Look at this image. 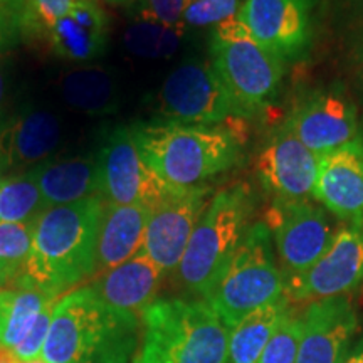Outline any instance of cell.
I'll return each instance as SVG.
<instances>
[{"mask_svg":"<svg viewBox=\"0 0 363 363\" xmlns=\"http://www.w3.org/2000/svg\"><path fill=\"white\" fill-rule=\"evenodd\" d=\"M104 201L99 195L51 207L35 220L30 254L12 286L61 298L93 278Z\"/></svg>","mask_w":363,"mask_h":363,"instance_id":"cell-1","label":"cell"},{"mask_svg":"<svg viewBox=\"0 0 363 363\" xmlns=\"http://www.w3.org/2000/svg\"><path fill=\"white\" fill-rule=\"evenodd\" d=\"M140 340V316L113 310L88 286L54 305L43 357L48 363H128Z\"/></svg>","mask_w":363,"mask_h":363,"instance_id":"cell-2","label":"cell"},{"mask_svg":"<svg viewBox=\"0 0 363 363\" xmlns=\"http://www.w3.org/2000/svg\"><path fill=\"white\" fill-rule=\"evenodd\" d=\"M131 128L145 162L172 189L201 187L240 160V140L219 126L162 120Z\"/></svg>","mask_w":363,"mask_h":363,"instance_id":"cell-3","label":"cell"},{"mask_svg":"<svg viewBox=\"0 0 363 363\" xmlns=\"http://www.w3.org/2000/svg\"><path fill=\"white\" fill-rule=\"evenodd\" d=\"M229 328L201 299H155L140 315L133 363H227Z\"/></svg>","mask_w":363,"mask_h":363,"instance_id":"cell-4","label":"cell"},{"mask_svg":"<svg viewBox=\"0 0 363 363\" xmlns=\"http://www.w3.org/2000/svg\"><path fill=\"white\" fill-rule=\"evenodd\" d=\"M284 291L286 279L276 261L271 230L264 222H257L246 230L203 301L230 330L249 313L279 301Z\"/></svg>","mask_w":363,"mask_h":363,"instance_id":"cell-5","label":"cell"},{"mask_svg":"<svg viewBox=\"0 0 363 363\" xmlns=\"http://www.w3.org/2000/svg\"><path fill=\"white\" fill-rule=\"evenodd\" d=\"M251 211L252 199L246 185L224 189L211 199L175 269L185 291L206 296L249 229Z\"/></svg>","mask_w":363,"mask_h":363,"instance_id":"cell-6","label":"cell"},{"mask_svg":"<svg viewBox=\"0 0 363 363\" xmlns=\"http://www.w3.org/2000/svg\"><path fill=\"white\" fill-rule=\"evenodd\" d=\"M211 65L242 115L249 118L278 93L284 61L249 33L238 16L212 30Z\"/></svg>","mask_w":363,"mask_h":363,"instance_id":"cell-7","label":"cell"},{"mask_svg":"<svg viewBox=\"0 0 363 363\" xmlns=\"http://www.w3.org/2000/svg\"><path fill=\"white\" fill-rule=\"evenodd\" d=\"M21 33L59 57L88 62L106 51L110 21L98 0H27Z\"/></svg>","mask_w":363,"mask_h":363,"instance_id":"cell-8","label":"cell"},{"mask_svg":"<svg viewBox=\"0 0 363 363\" xmlns=\"http://www.w3.org/2000/svg\"><path fill=\"white\" fill-rule=\"evenodd\" d=\"M99 197L106 203L153 211L175 190L148 167L131 126H118L96 155Z\"/></svg>","mask_w":363,"mask_h":363,"instance_id":"cell-9","label":"cell"},{"mask_svg":"<svg viewBox=\"0 0 363 363\" xmlns=\"http://www.w3.org/2000/svg\"><path fill=\"white\" fill-rule=\"evenodd\" d=\"M158 108L167 121L217 126L246 118L230 98L211 62L189 61L175 67L162 84Z\"/></svg>","mask_w":363,"mask_h":363,"instance_id":"cell-10","label":"cell"},{"mask_svg":"<svg viewBox=\"0 0 363 363\" xmlns=\"http://www.w3.org/2000/svg\"><path fill=\"white\" fill-rule=\"evenodd\" d=\"M363 284V222L335 233L330 246L305 272L286 281L289 303L340 298Z\"/></svg>","mask_w":363,"mask_h":363,"instance_id":"cell-11","label":"cell"},{"mask_svg":"<svg viewBox=\"0 0 363 363\" xmlns=\"http://www.w3.org/2000/svg\"><path fill=\"white\" fill-rule=\"evenodd\" d=\"M266 225L271 230L286 281L315 264L335 235L326 212L308 201L274 199Z\"/></svg>","mask_w":363,"mask_h":363,"instance_id":"cell-12","label":"cell"},{"mask_svg":"<svg viewBox=\"0 0 363 363\" xmlns=\"http://www.w3.org/2000/svg\"><path fill=\"white\" fill-rule=\"evenodd\" d=\"M211 189L192 187L172 192L150 214L142 251L163 276L175 272L195 225L211 202Z\"/></svg>","mask_w":363,"mask_h":363,"instance_id":"cell-13","label":"cell"},{"mask_svg":"<svg viewBox=\"0 0 363 363\" xmlns=\"http://www.w3.org/2000/svg\"><path fill=\"white\" fill-rule=\"evenodd\" d=\"M284 125L320 157L360 135L355 103L338 84L311 93L294 108Z\"/></svg>","mask_w":363,"mask_h":363,"instance_id":"cell-14","label":"cell"},{"mask_svg":"<svg viewBox=\"0 0 363 363\" xmlns=\"http://www.w3.org/2000/svg\"><path fill=\"white\" fill-rule=\"evenodd\" d=\"M239 21L276 56L289 61L308 52L313 38V0H244Z\"/></svg>","mask_w":363,"mask_h":363,"instance_id":"cell-15","label":"cell"},{"mask_svg":"<svg viewBox=\"0 0 363 363\" xmlns=\"http://www.w3.org/2000/svg\"><path fill=\"white\" fill-rule=\"evenodd\" d=\"M321 157L311 152L286 125L272 133L257 157L262 187L281 201H306L315 189Z\"/></svg>","mask_w":363,"mask_h":363,"instance_id":"cell-16","label":"cell"},{"mask_svg":"<svg viewBox=\"0 0 363 363\" xmlns=\"http://www.w3.org/2000/svg\"><path fill=\"white\" fill-rule=\"evenodd\" d=\"M313 197L348 224L363 222V136L321 157Z\"/></svg>","mask_w":363,"mask_h":363,"instance_id":"cell-17","label":"cell"},{"mask_svg":"<svg viewBox=\"0 0 363 363\" xmlns=\"http://www.w3.org/2000/svg\"><path fill=\"white\" fill-rule=\"evenodd\" d=\"M301 320L296 363H342L358 326L352 303L345 296L310 303Z\"/></svg>","mask_w":363,"mask_h":363,"instance_id":"cell-18","label":"cell"},{"mask_svg":"<svg viewBox=\"0 0 363 363\" xmlns=\"http://www.w3.org/2000/svg\"><path fill=\"white\" fill-rule=\"evenodd\" d=\"M61 123L45 110H30L0 128V162L6 170H30L48 162L61 143Z\"/></svg>","mask_w":363,"mask_h":363,"instance_id":"cell-19","label":"cell"},{"mask_svg":"<svg viewBox=\"0 0 363 363\" xmlns=\"http://www.w3.org/2000/svg\"><path fill=\"white\" fill-rule=\"evenodd\" d=\"M163 272L143 251L123 264L96 276L91 288L116 311L140 316L157 299Z\"/></svg>","mask_w":363,"mask_h":363,"instance_id":"cell-20","label":"cell"},{"mask_svg":"<svg viewBox=\"0 0 363 363\" xmlns=\"http://www.w3.org/2000/svg\"><path fill=\"white\" fill-rule=\"evenodd\" d=\"M150 214L152 211L148 207L138 203L118 206V203L104 202L98 230L93 279L113 267L123 264L142 251Z\"/></svg>","mask_w":363,"mask_h":363,"instance_id":"cell-21","label":"cell"},{"mask_svg":"<svg viewBox=\"0 0 363 363\" xmlns=\"http://www.w3.org/2000/svg\"><path fill=\"white\" fill-rule=\"evenodd\" d=\"M30 170L48 208L69 206L99 195L96 157L48 160Z\"/></svg>","mask_w":363,"mask_h":363,"instance_id":"cell-22","label":"cell"},{"mask_svg":"<svg viewBox=\"0 0 363 363\" xmlns=\"http://www.w3.org/2000/svg\"><path fill=\"white\" fill-rule=\"evenodd\" d=\"M291 310L286 294L279 301L271 303L249 313L246 318L229 330L227 343V363H257L266 345L279 328Z\"/></svg>","mask_w":363,"mask_h":363,"instance_id":"cell-23","label":"cell"},{"mask_svg":"<svg viewBox=\"0 0 363 363\" xmlns=\"http://www.w3.org/2000/svg\"><path fill=\"white\" fill-rule=\"evenodd\" d=\"M59 91L67 106L86 115H108L118 108V86L104 67L79 66L67 71Z\"/></svg>","mask_w":363,"mask_h":363,"instance_id":"cell-24","label":"cell"},{"mask_svg":"<svg viewBox=\"0 0 363 363\" xmlns=\"http://www.w3.org/2000/svg\"><path fill=\"white\" fill-rule=\"evenodd\" d=\"M59 298L38 289L11 286L0 291V345L16 348L27 337L40 311Z\"/></svg>","mask_w":363,"mask_h":363,"instance_id":"cell-25","label":"cell"},{"mask_svg":"<svg viewBox=\"0 0 363 363\" xmlns=\"http://www.w3.org/2000/svg\"><path fill=\"white\" fill-rule=\"evenodd\" d=\"M45 207L33 170L6 175L0 185V224L35 222Z\"/></svg>","mask_w":363,"mask_h":363,"instance_id":"cell-26","label":"cell"},{"mask_svg":"<svg viewBox=\"0 0 363 363\" xmlns=\"http://www.w3.org/2000/svg\"><path fill=\"white\" fill-rule=\"evenodd\" d=\"M184 34V26L167 27L157 22L140 21L126 33L130 51L143 57H167L175 52Z\"/></svg>","mask_w":363,"mask_h":363,"instance_id":"cell-27","label":"cell"},{"mask_svg":"<svg viewBox=\"0 0 363 363\" xmlns=\"http://www.w3.org/2000/svg\"><path fill=\"white\" fill-rule=\"evenodd\" d=\"M303 333L301 315L289 310L288 315L274 331L269 343L257 363H296L299 340Z\"/></svg>","mask_w":363,"mask_h":363,"instance_id":"cell-28","label":"cell"},{"mask_svg":"<svg viewBox=\"0 0 363 363\" xmlns=\"http://www.w3.org/2000/svg\"><path fill=\"white\" fill-rule=\"evenodd\" d=\"M35 222L0 224V261L22 271L30 254Z\"/></svg>","mask_w":363,"mask_h":363,"instance_id":"cell-29","label":"cell"},{"mask_svg":"<svg viewBox=\"0 0 363 363\" xmlns=\"http://www.w3.org/2000/svg\"><path fill=\"white\" fill-rule=\"evenodd\" d=\"M244 0H197L184 13V26H217L238 16Z\"/></svg>","mask_w":363,"mask_h":363,"instance_id":"cell-30","label":"cell"},{"mask_svg":"<svg viewBox=\"0 0 363 363\" xmlns=\"http://www.w3.org/2000/svg\"><path fill=\"white\" fill-rule=\"evenodd\" d=\"M197 0H142V21L157 22L167 27L184 26V13Z\"/></svg>","mask_w":363,"mask_h":363,"instance_id":"cell-31","label":"cell"},{"mask_svg":"<svg viewBox=\"0 0 363 363\" xmlns=\"http://www.w3.org/2000/svg\"><path fill=\"white\" fill-rule=\"evenodd\" d=\"M54 305L56 301L49 303L48 306L40 311V315L33 328H30L27 337L22 340V342L13 348L16 355L21 358L22 362L30 360V358H38L43 355V348L45 343V338H48L49 333V326H51V318H52V311H54Z\"/></svg>","mask_w":363,"mask_h":363,"instance_id":"cell-32","label":"cell"},{"mask_svg":"<svg viewBox=\"0 0 363 363\" xmlns=\"http://www.w3.org/2000/svg\"><path fill=\"white\" fill-rule=\"evenodd\" d=\"M27 0H0V13L11 21L21 33V21L26 11Z\"/></svg>","mask_w":363,"mask_h":363,"instance_id":"cell-33","label":"cell"},{"mask_svg":"<svg viewBox=\"0 0 363 363\" xmlns=\"http://www.w3.org/2000/svg\"><path fill=\"white\" fill-rule=\"evenodd\" d=\"M17 34H19V29L0 13V51L7 49L13 43Z\"/></svg>","mask_w":363,"mask_h":363,"instance_id":"cell-34","label":"cell"},{"mask_svg":"<svg viewBox=\"0 0 363 363\" xmlns=\"http://www.w3.org/2000/svg\"><path fill=\"white\" fill-rule=\"evenodd\" d=\"M19 274H21V269L7 264V262L0 261V291L6 288H11L13 281L17 279V276Z\"/></svg>","mask_w":363,"mask_h":363,"instance_id":"cell-35","label":"cell"},{"mask_svg":"<svg viewBox=\"0 0 363 363\" xmlns=\"http://www.w3.org/2000/svg\"><path fill=\"white\" fill-rule=\"evenodd\" d=\"M0 363H22V360L16 355V352L12 348L0 345Z\"/></svg>","mask_w":363,"mask_h":363,"instance_id":"cell-36","label":"cell"},{"mask_svg":"<svg viewBox=\"0 0 363 363\" xmlns=\"http://www.w3.org/2000/svg\"><path fill=\"white\" fill-rule=\"evenodd\" d=\"M342 363H363V347H360L355 352L348 353V355H345Z\"/></svg>","mask_w":363,"mask_h":363,"instance_id":"cell-37","label":"cell"},{"mask_svg":"<svg viewBox=\"0 0 363 363\" xmlns=\"http://www.w3.org/2000/svg\"><path fill=\"white\" fill-rule=\"evenodd\" d=\"M4 98H6V79H4L2 67H0V108L4 104Z\"/></svg>","mask_w":363,"mask_h":363,"instance_id":"cell-38","label":"cell"},{"mask_svg":"<svg viewBox=\"0 0 363 363\" xmlns=\"http://www.w3.org/2000/svg\"><path fill=\"white\" fill-rule=\"evenodd\" d=\"M99 2L110 4V6H121V4H128V2H133V0H99Z\"/></svg>","mask_w":363,"mask_h":363,"instance_id":"cell-39","label":"cell"},{"mask_svg":"<svg viewBox=\"0 0 363 363\" xmlns=\"http://www.w3.org/2000/svg\"><path fill=\"white\" fill-rule=\"evenodd\" d=\"M6 175H7V170H6V167H4V163L0 162V185H2V180L6 179Z\"/></svg>","mask_w":363,"mask_h":363,"instance_id":"cell-40","label":"cell"},{"mask_svg":"<svg viewBox=\"0 0 363 363\" xmlns=\"http://www.w3.org/2000/svg\"><path fill=\"white\" fill-rule=\"evenodd\" d=\"M22 363H48V362H45L43 357H38V358H30V360H26Z\"/></svg>","mask_w":363,"mask_h":363,"instance_id":"cell-41","label":"cell"}]
</instances>
